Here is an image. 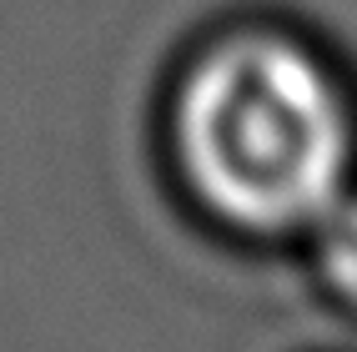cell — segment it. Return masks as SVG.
<instances>
[{
	"mask_svg": "<svg viewBox=\"0 0 357 352\" xmlns=\"http://www.w3.org/2000/svg\"><path fill=\"white\" fill-rule=\"evenodd\" d=\"M176 156L242 231H312L352 181V111L332 70L277 31H236L176 91Z\"/></svg>",
	"mask_w": 357,
	"mask_h": 352,
	"instance_id": "obj_1",
	"label": "cell"
},
{
	"mask_svg": "<svg viewBox=\"0 0 357 352\" xmlns=\"http://www.w3.org/2000/svg\"><path fill=\"white\" fill-rule=\"evenodd\" d=\"M312 237H317V267L327 277V287L357 307V197L352 192L337 206H327Z\"/></svg>",
	"mask_w": 357,
	"mask_h": 352,
	"instance_id": "obj_2",
	"label": "cell"
}]
</instances>
